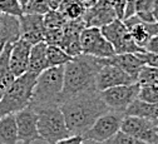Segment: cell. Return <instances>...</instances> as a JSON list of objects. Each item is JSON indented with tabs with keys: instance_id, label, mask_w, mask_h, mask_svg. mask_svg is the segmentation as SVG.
Here are the masks:
<instances>
[{
	"instance_id": "4",
	"label": "cell",
	"mask_w": 158,
	"mask_h": 144,
	"mask_svg": "<svg viewBox=\"0 0 158 144\" xmlns=\"http://www.w3.org/2000/svg\"><path fill=\"white\" fill-rule=\"evenodd\" d=\"M36 78V74L27 72L14 80L11 87L0 99V119L5 115L15 114L29 107Z\"/></svg>"
},
{
	"instance_id": "30",
	"label": "cell",
	"mask_w": 158,
	"mask_h": 144,
	"mask_svg": "<svg viewBox=\"0 0 158 144\" xmlns=\"http://www.w3.org/2000/svg\"><path fill=\"white\" fill-rule=\"evenodd\" d=\"M108 144H148L146 142H142L139 139H137L124 132H118L113 138H110L108 142Z\"/></svg>"
},
{
	"instance_id": "6",
	"label": "cell",
	"mask_w": 158,
	"mask_h": 144,
	"mask_svg": "<svg viewBox=\"0 0 158 144\" xmlns=\"http://www.w3.org/2000/svg\"><path fill=\"white\" fill-rule=\"evenodd\" d=\"M102 29L106 39L113 45L115 54H127V53H143V48L137 45L133 40L129 29L126 27L124 22L121 19H115L112 23L104 25Z\"/></svg>"
},
{
	"instance_id": "23",
	"label": "cell",
	"mask_w": 158,
	"mask_h": 144,
	"mask_svg": "<svg viewBox=\"0 0 158 144\" xmlns=\"http://www.w3.org/2000/svg\"><path fill=\"white\" fill-rule=\"evenodd\" d=\"M87 8L81 0H64L62 6L59 8V11L68 19V20H77L82 19Z\"/></svg>"
},
{
	"instance_id": "33",
	"label": "cell",
	"mask_w": 158,
	"mask_h": 144,
	"mask_svg": "<svg viewBox=\"0 0 158 144\" xmlns=\"http://www.w3.org/2000/svg\"><path fill=\"white\" fill-rule=\"evenodd\" d=\"M56 144H83V137L81 135H70L65 139L59 140Z\"/></svg>"
},
{
	"instance_id": "14",
	"label": "cell",
	"mask_w": 158,
	"mask_h": 144,
	"mask_svg": "<svg viewBox=\"0 0 158 144\" xmlns=\"http://www.w3.org/2000/svg\"><path fill=\"white\" fill-rule=\"evenodd\" d=\"M115 19L118 18L109 0H98L93 6L87 8L83 15V20L85 22L87 27L97 28H103L104 25L112 23Z\"/></svg>"
},
{
	"instance_id": "5",
	"label": "cell",
	"mask_w": 158,
	"mask_h": 144,
	"mask_svg": "<svg viewBox=\"0 0 158 144\" xmlns=\"http://www.w3.org/2000/svg\"><path fill=\"white\" fill-rule=\"evenodd\" d=\"M35 112L38 114V130L42 140L48 144H56L59 140L72 135L59 105L40 108Z\"/></svg>"
},
{
	"instance_id": "8",
	"label": "cell",
	"mask_w": 158,
	"mask_h": 144,
	"mask_svg": "<svg viewBox=\"0 0 158 144\" xmlns=\"http://www.w3.org/2000/svg\"><path fill=\"white\" fill-rule=\"evenodd\" d=\"M83 54L97 58H112L115 55L113 45L106 39L101 28L87 27L81 34Z\"/></svg>"
},
{
	"instance_id": "7",
	"label": "cell",
	"mask_w": 158,
	"mask_h": 144,
	"mask_svg": "<svg viewBox=\"0 0 158 144\" xmlns=\"http://www.w3.org/2000/svg\"><path fill=\"white\" fill-rule=\"evenodd\" d=\"M126 117V113L109 110L99 117L94 124L82 135L83 139H92L98 142H108L118 132H121L122 121Z\"/></svg>"
},
{
	"instance_id": "28",
	"label": "cell",
	"mask_w": 158,
	"mask_h": 144,
	"mask_svg": "<svg viewBox=\"0 0 158 144\" xmlns=\"http://www.w3.org/2000/svg\"><path fill=\"white\" fill-rule=\"evenodd\" d=\"M0 13L22 16L24 14V10L18 0H0Z\"/></svg>"
},
{
	"instance_id": "16",
	"label": "cell",
	"mask_w": 158,
	"mask_h": 144,
	"mask_svg": "<svg viewBox=\"0 0 158 144\" xmlns=\"http://www.w3.org/2000/svg\"><path fill=\"white\" fill-rule=\"evenodd\" d=\"M108 64L119 67L137 81L138 74L146 65V61L139 53H127V54H115L114 56L108 58Z\"/></svg>"
},
{
	"instance_id": "21",
	"label": "cell",
	"mask_w": 158,
	"mask_h": 144,
	"mask_svg": "<svg viewBox=\"0 0 158 144\" xmlns=\"http://www.w3.org/2000/svg\"><path fill=\"white\" fill-rule=\"evenodd\" d=\"M19 140L15 115H5L0 119V144H16Z\"/></svg>"
},
{
	"instance_id": "24",
	"label": "cell",
	"mask_w": 158,
	"mask_h": 144,
	"mask_svg": "<svg viewBox=\"0 0 158 144\" xmlns=\"http://www.w3.org/2000/svg\"><path fill=\"white\" fill-rule=\"evenodd\" d=\"M73 56H70L62 47L59 45H48V65L52 67H65Z\"/></svg>"
},
{
	"instance_id": "26",
	"label": "cell",
	"mask_w": 158,
	"mask_h": 144,
	"mask_svg": "<svg viewBox=\"0 0 158 144\" xmlns=\"http://www.w3.org/2000/svg\"><path fill=\"white\" fill-rule=\"evenodd\" d=\"M138 99L147 103H158V81L151 84L141 85Z\"/></svg>"
},
{
	"instance_id": "12",
	"label": "cell",
	"mask_w": 158,
	"mask_h": 144,
	"mask_svg": "<svg viewBox=\"0 0 158 144\" xmlns=\"http://www.w3.org/2000/svg\"><path fill=\"white\" fill-rule=\"evenodd\" d=\"M133 83H137V81L129 74H127L123 69H121L117 65L107 63L97 75L95 88H97V90L103 92L109 88H114L118 85L133 84Z\"/></svg>"
},
{
	"instance_id": "25",
	"label": "cell",
	"mask_w": 158,
	"mask_h": 144,
	"mask_svg": "<svg viewBox=\"0 0 158 144\" xmlns=\"http://www.w3.org/2000/svg\"><path fill=\"white\" fill-rule=\"evenodd\" d=\"M68 19L59 10H49L44 15V25L45 29H58L64 28Z\"/></svg>"
},
{
	"instance_id": "34",
	"label": "cell",
	"mask_w": 158,
	"mask_h": 144,
	"mask_svg": "<svg viewBox=\"0 0 158 144\" xmlns=\"http://www.w3.org/2000/svg\"><path fill=\"white\" fill-rule=\"evenodd\" d=\"M47 2H48L50 10H59V8L62 6L64 0H47Z\"/></svg>"
},
{
	"instance_id": "29",
	"label": "cell",
	"mask_w": 158,
	"mask_h": 144,
	"mask_svg": "<svg viewBox=\"0 0 158 144\" xmlns=\"http://www.w3.org/2000/svg\"><path fill=\"white\" fill-rule=\"evenodd\" d=\"M24 14H39V15H45L50 8L48 5L47 0H33L30 4H28L24 9Z\"/></svg>"
},
{
	"instance_id": "39",
	"label": "cell",
	"mask_w": 158,
	"mask_h": 144,
	"mask_svg": "<svg viewBox=\"0 0 158 144\" xmlns=\"http://www.w3.org/2000/svg\"><path fill=\"white\" fill-rule=\"evenodd\" d=\"M157 132H158V127H157Z\"/></svg>"
},
{
	"instance_id": "22",
	"label": "cell",
	"mask_w": 158,
	"mask_h": 144,
	"mask_svg": "<svg viewBox=\"0 0 158 144\" xmlns=\"http://www.w3.org/2000/svg\"><path fill=\"white\" fill-rule=\"evenodd\" d=\"M135 14L143 22H158V0H137Z\"/></svg>"
},
{
	"instance_id": "18",
	"label": "cell",
	"mask_w": 158,
	"mask_h": 144,
	"mask_svg": "<svg viewBox=\"0 0 158 144\" xmlns=\"http://www.w3.org/2000/svg\"><path fill=\"white\" fill-rule=\"evenodd\" d=\"M10 50L11 44H6L0 53V99L16 79L10 68Z\"/></svg>"
},
{
	"instance_id": "19",
	"label": "cell",
	"mask_w": 158,
	"mask_h": 144,
	"mask_svg": "<svg viewBox=\"0 0 158 144\" xmlns=\"http://www.w3.org/2000/svg\"><path fill=\"white\" fill-rule=\"evenodd\" d=\"M48 68V44L45 42H42L33 45L30 51L28 72L39 75Z\"/></svg>"
},
{
	"instance_id": "17",
	"label": "cell",
	"mask_w": 158,
	"mask_h": 144,
	"mask_svg": "<svg viewBox=\"0 0 158 144\" xmlns=\"http://www.w3.org/2000/svg\"><path fill=\"white\" fill-rule=\"evenodd\" d=\"M22 38L19 16L0 13V45L14 44Z\"/></svg>"
},
{
	"instance_id": "15",
	"label": "cell",
	"mask_w": 158,
	"mask_h": 144,
	"mask_svg": "<svg viewBox=\"0 0 158 144\" xmlns=\"http://www.w3.org/2000/svg\"><path fill=\"white\" fill-rule=\"evenodd\" d=\"M31 44L24 39H19L18 42L11 44L10 50V68L14 75L18 78L28 72L29 59L31 51Z\"/></svg>"
},
{
	"instance_id": "38",
	"label": "cell",
	"mask_w": 158,
	"mask_h": 144,
	"mask_svg": "<svg viewBox=\"0 0 158 144\" xmlns=\"http://www.w3.org/2000/svg\"><path fill=\"white\" fill-rule=\"evenodd\" d=\"M23 144H31V143H28V142H27V143H23Z\"/></svg>"
},
{
	"instance_id": "36",
	"label": "cell",
	"mask_w": 158,
	"mask_h": 144,
	"mask_svg": "<svg viewBox=\"0 0 158 144\" xmlns=\"http://www.w3.org/2000/svg\"><path fill=\"white\" fill-rule=\"evenodd\" d=\"M18 2L20 3V5H22V6H23V9H24L28 4H30V3L33 2V0H18Z\"/></svg>"
},
{
	"instance_id": "32",
	"label": "cell",
	"mask_w": 158,
	"mask_h": 144,
	"mask_svg": "<svg viewBox=\"0 0 158 144\" xmlns=\"http://www.w3.org/2000/svg\"><path fill=\"white\" fill-rule=\"evenodd\" d=\"M146 51L148 53H153V54H158V35H154L149 39V42L146 45Z\"/></svg>"
},
{
	"instance_id": "9",
	"label": "cell",
	"mask_w": 158,
	"mask_h": 144,
	"mask_svg": "<svg viewBox=\"0 0 158 144\" xmlns=\"http://www.w3.org/2000/svg\"><path fill=\"white\" fill-rule=\"evenodd\" d=\"M139 88L141 85L138 83L118 85V87L109 88L107 90L101 92V95L110 110L126 113L127 108L138 98Z\"/></svg>"
},
{
	"instance_id": "27",
	"label": "cell",
	"mask_w": 158,
	"mask_h": 144,
	"mask_svg": "<svg viewBox=\"0 0 158 144\" xmlns=\"http://www.w3.org/2000/svg\"><path fill=\"white\" fill-rule=\"evenodd\" d=\"M156 81H158V68L146 64L139 72V74H138L137 83L139 85H144V84L156 83Z\"/></svg>"
},
{
	"instance_id": "1",
	"label": "cell",
	"mask_w": 158,
	"mask_h": 144,
	"mask_svg": "<svg viewBox=\"0 0 158 144\" xmlns=\"http://www.w3.org/2000/svg\"><path fill=\"white\" fill-rule=\"evenodd\" d=\"M60 109L72 135H83L104 113L110 109L104 103L99 90H89L65 99Z\"/></svg>"
},
{
	"instance_id": "35",
	"label": "cell",
	"mask_w": 158,
	"mask_h": 144,
	"mask_svg": "<svg viewBox=\"0 0 158 144\" xmlns=\"http://www.w3.org/2000/svg\"><path fill=\"white\" fill-rule=\"evenodd\" d=\"M83 144H108L107 142H98L92 139H83Z\"/></svg>"
},
{
	"instance_id": "11",
	"label": "cell",
	"mask_w": 158,
	"mask_h": 144,
	"mask_svg": "<svg viewBox=\"0 0 158 144\" xmlns=\"http://www.w3.org/2000/svg\"><path fill=\"white\" fill-rule=\"evenodd\" d=\"M18 127V137L23 143H33L35 140H42L38 130V114L36 112L27 107L25 109L14 114Z\"/></svg>"
},
{
	"instance_id": "10",
	"label": "cell",
	"mask_w": 158,
	"mask_h": 144,
	"mask_svg": "<svg viewBox=\"0 0 158 144\" xmlns=\"http://www.w3.org/2000/svg\"><path fill=\"white\" fill-rule=\"evenodd\" d=\"M121 130L148 144H158L157 127L152 120L146 118L126 115L122 121Z\"/></svg>"
},
{
	"instance_id": "37",
	"label": "cell",
	"mask_w": 158,
	"mask_h": 144,
	"mask_svg": "<svg viewBox=\"0 0 158 144\" xmlns=\"http://www.w3.org/2000/svg\"><path fill=\"white\" fill-rule=\"evenodd\" d=\"M5 45H6V44H5ZM5 45H0V53H2V50H3V48H4Z\"/></svg>"
},
{
	"instance_id": "3",
	"label": "cell",
	"mask_w": 158,
	"mask_h": 144,
	"mask_svg": "<svg viewBox=\"0 0 158 144\" xmlns=\"http://www.w3.org/2000/svg\"><path fill=\"white\" fill-rule=\"evenodd\" d=\"M64 88V67H52L42 72L36 78L29 107L34 110L59 105Z\"/></svg>"
},
{
	"instance_id": "13",
	"label": "cell",
	"mask_w": 158,
	"mask_h": 144,
	"mask_svg": "<svg viewBox=\"0 0 158 144\" xmlns=\"http://www.w3.org/2000/svg\"><path fill=\"white\" fill-rule=\"evenodd\" d=\"M19 20H20L22 39L29 42L31 45L44 42L45 39L44 15L23 14L22 16H19Z\"/></svg>"
},
{
	"instance_id": "31",
	"label": "cell",
	"mask_w": 158,
	"mask_h": 144,
	"mask_svg": "<svg viewBox=\"0 0 158 144\" xmlns=\"http://www.w3.org/2000/svg\"><path fill=\"white\" fill-rule=\"evenodd\" d=\"M139 54L144 59L146 64L158 68V54H153V53H148V51H143V53H139Z\"/></svg>"
},
{
	"instance_id": "2",
	"label": "cell",
	"mask_w": 158,
	"mask_h": 144,
	"mask_svg": "<svg viewBox=\"0 0 158 144\" xmlns=\"http://www.w3.org/2000/svg\"><path fill=\"white\" fill-rule=\"evenodd\" d=\"M108 63V58H97L81 54L64 67V88L60 104L68 98L94 90L99 70Z\"/></svg>"
},
{
	"instance_id": "20",
	"label": "cell",
	"mask_w": 158,
	"mask_h": 144,
	"mask_svg": "<svg viewBox=\"0 0 158 144\" xmlns=\"http://www.w3.org/2000/svg\"><path fill=\"white\" fill-rule=\"evenodd\" d=\"M126 115L146 118L154 123L158 119V103H147L137 98L127 108Z\"/></svg>"
}]
</instances>
